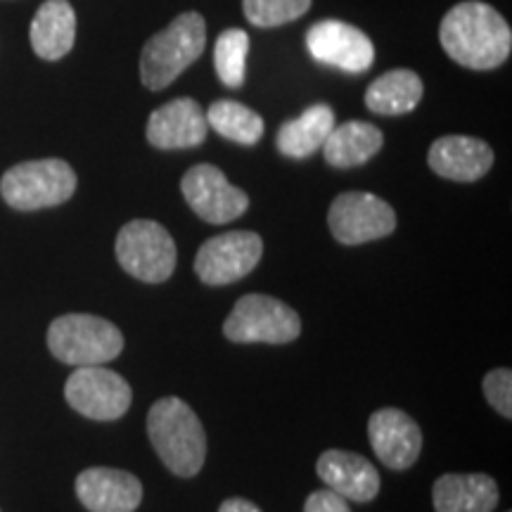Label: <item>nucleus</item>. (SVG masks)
<instances>
[{
    "mask_svg": "<svg viewBox=\"0 0 512 512\" xmlns=\"http://www.w3.org/2000/svg\"><path fill=\"white\" fill-rule=\"evenodd\" d=\"M441 48L467 69H496L510 57L512 31L503 15L479 0H465L448 10L439 29Z\"/></svg>",
    "mask_w": 512,
    "mask_h": 512,
    "instance_id": "obj_1",
    "label": "nucleus"
},
{
    "mask_svg": "<svg viewBox=\"0 0 512 512\" xmlns=\"http://www.w3.org/2000/svg\"><path fill=\"white\" fill-rule=\"evenodd\" d=\"M147 434L166 470L183 479L200 475L207 458V434L197 413L183 399L166 396L152 403Z\"/></svg>",
    "mask_w": 512,
    "mask_h": 512,
    "instance_id": "obj_2",
    "label": "nucleus"
},
{
    "mask_svg": "<svg viewBox=\"0 0 512 512\" xmlns=\"http://www.w3.org/2000/svg\"><path fill=\"white\" fill-rule=\"evenodd\" d=\"M207 46V24L197 12H183L164 31L145 43L140 53V81L150 91L171 86Z\"/></svg>",
    "mask_w": 512,
    "mask_h": 512,
    "instance_id": "obj_3",
    "label": "nucleus"
},
{
    "mask_svg": "<svg viewBox=\"0 0 512 512\" xmlns=\"http://www.w3.org/2000/svg\"><path fill=\"white\" fill-rule=\"evenodd\" d=\"M48 349L67 366H105L124 349V335L110 320L91 313H67L48 328Z\"/></svg>",
    "mask_w": 512,
    "mask_h": 512,
    "instance_id": "obj_4",
    "label": "nucleus"
},
{
    "mask_svg": "<svg viewBox=\"0 0 512 512\" xmlns=\"http://www.w3.org/2000/svg\"><path fill=\"white\" fill-rule=\"evenodd\" d=\"M76 192L74 169L62 159H34L12 166L0 178V195L17 211L57 207Z\"/></svg>",
    "mask_w": 512,
    "mask_h": 512,
    "instance_id": "obj_5",
    "label": "nucleus"
},
{
    "mask_svg": "<svg viewBox=\"0 0 512 512\" xmlns=\"http://www.w3.org/2000/svg\"><path fill=\"white\" fill-rule=\"evenodd\" d=\"M223 335L235 344H290L302 335V318L280 299L245 294L223 323Z\"/></svg>",
    "mask_w": 512,
    "mask_h": 512,
    "instance_id": "obj_6",
    "label": "nucleus"
},
{
    "mask_svg": "<svg viewBox=\"0 0 512 512\" xmlns=\"http://www.w3.org/2000/svg\"><path fill=\"white\" fill-rule=\"evenodd\" d=\"M117 261L128 275L143 283L157 285L176 271V242L162 223L136 219L126 223L117 235Z\"/></svg>",
    "mask_w": 512,
    "mask_h": 512,
    "instance_id": "obj_7",
    "label": "nucleus"
},
{
    "mask_svg": "<svg viewBox=\"0 0 512 512\" xmlns=\"http://www.w3.org/2000/svg\"><path fill=\"white\" fill-rule=\"evenodd\" d=\"M64 399L83 418L98 422L119 420L131 408L133 392L119 373L102 366H81L64 384Z\"/></svg>",
    "mask_w": 512,
    "mask_h": 512,
    "instance_id": "obj_8",
    "label": "nucleus"
},
{
    "mask_svg": "<svg viewBox=\"0 0 512 512\" xmlns=\"http://www.w3.org/2000/svg\"><path fill=\"white\" fill-rule=\"evenodd\" d=\"M264 240L252 230H230L204 242L195 256V273L204 285L238 283L259 266Z\"/></svg>",
    "mask_w": 512,
    "mask_h": 512,
    "instance_id": "obj_9",
    "label": "nucleus"
},
{
    "mask_svg": "<svg viewBox=\"0 0 512 512\" xmlns=\"http://www.w3.org/2000/svg\"><path fill=\"white\" fill-rule=\"evenodd\" d=\"M328 226L337 242L356 247L392 235L396 214L373 192H342L330 204Z\"/></svg>",
    "mask_w": 512,
    "mask_h": 512,
    "instance_id": "obj_10",
    "label": "nucleus"
},
{
    "mask_svg": "<svg viewBox=\"0 0 512 512\" xmlns=\"http://www.w3.org/2000/svg\"><path fill=\"white\" fill-rule=\"evenodd\" d=\"M181 192L188 207L202 221L214 223V226L240 219L249 207L247 192L235 188L226 174L211 164L192 166L188 174L183 176Z\"/></svg>",
    "mask_w": 512,
    "mask_h": 512,
    "instance_id": "obj_11",
    "label": "nucleus"
},
{
    "mask_svg": "<svg viewBox=\"0 0 512 512\" xmlns=\"http://www.w3.org/2000/svg\"><path fill=\"white\" fill-rule=\"evenodd\" d=\"M306 48L316 62L347 74L368 72L375 62V46L368 34L339 19H323L313 24L306 34Z\"/></svg>",
    "mask_w": 512,
    "mask_h": 512,
    "instance_id": "obj_12",
    "label": "nucleus"
},
{
    "mask_svg": "<svg viewBox=\"0 0 512 512\" xmlns=\"http://www.w3.org/2000/svg\"><path fill=\"white\" fill-rule=\"evenodd\" d=\"M368 437L375 456L389 470H408L422 451V432L411 415L399 408H380L370 415Z\"/></svg>",
    "mask_w": 512,
    "mask_h": 512,
    "instance_id": "obj_13",
    "label": "nucleus"
},
{
    "mask_svg": "<svg viewBox=\"0 0 512 512\" xmlns=\"http://www.w3.org/2000/svg\"><path fill=\"white\" fill-rule=\"evenodd\" d=\"M76 496L91 512H136L143 503V484L126 470L88 467L76 477Z\"/></svg>",
    "mask_w": 512,
    "mask_h": 512,
    "instance_id": "obj_14",
    "label": "nucleus"
},
{
    "mask_svg": "<svg viewBox=\"0 0 512 512\" xmlns=\"http://www.w3.org/2000/svg\"><path fill=\"white\" fill-rule=\"evenodd\" d=\"M207 117L200 102L192 98H176L150 114L147 140L159 150H188L207 140Z\"/></svg>",
    "mask_w": 512,
    "mask_h": 512,
    "instance_id": "obj_15",
    "label": "nucleus"
},
{
    "mask_svg": "<svg viewBox=\"0 0 512 512\" xmlns=\"http://www.w3.org/2000/svg\"><path fill=\"white\" fill-rule=\"evenodd\" d=\"M318 477L342 498L354 503H368L380 494V472L358 453L330 448L318 458Z\"/></svg>",
    "mask_w": 512,
    "mask_h": 512,
    "instance_id": "obj_16",
    "label": "nucleus"
},
{
    "mask_svg": "<svg viewBox=\"0 0 512 512\" xmlns=\"http://www.w3.org/2000/svg\"><path fill=\"white\" fill-rule=\"evenodd\" d=\"M427 162L446 181L475 183L494 166V150L472 136H444L434 140Z\"/></svg>",
    "mask_w": 512,
    "mask_h": 512,
    "instance_id": "obj_17",
    "label": "nucleus"
},
{
    "mask_svg": "<svg viewBox=\"0 0 512 512\" xmlns=\"http://www.w3.org/2000/svg\"><path fill=\"white\" fill-rule=\"evenodd\" d=\"M31 48L41 60H62L76 41V12L67 0H46L31 22Z\"/></svg>",
    "mask_w": 512,
    "mask_h": 512,
    "instance_id": "obj_18",
    "label": "nucleus"
},
{
    "mask_svg": "<svg viewBox=\"0 0 512 512\" xmlns=\"http://www.w3.org/2000/svg\"><path fill=\"white\" fill-rule=\"evenodd\" d=\"M437 512H491L498 505V484L489 475H444L432 489Z\"/></svg>",
    "mask_w": 512,
    "mask_h": 512,
    "instance_id": "obj_19",
    "label": "nucleus"
},
{
    "mask_svg": "<svg viewBox=\"0 0 512 512\" xmlns=\"http://www.w3.org/2000/svg\"><path fill=\"white\" fill-rule=\"evenodd\" d=\"M384 136L375 124L368 121H347V124L335 126L325 140L323 155L325 162L335 169H354L373 159L382 150Z\"/></svg>",
    "mask_w": 512,
    "mask_h": 512,
    "instance_id": "obj_20",
    "label": "nucleus"
},
{
    "mask_svg": "<svg viewBox=\"0 0 512 512\" xmlns=\"http://www.w3.org/2000/svg\"><path fill=\"white\" fill-rule=\"evenodd\" d=\"M332 128H335V112L330 105L320 102V105L304 110L297 119L285 121L280 126L275 145L285 157L306 159L323 147Z\"/></svg>",
    "mask_w": 512,
    "mask_h": 512,
    "instance_id": "obj_21",
    "label": "nucleus"
},
{
    "mask_svg": "<svg viewBox=\"0 0 512 512\" xmlns=\"http://www.w3.org/2000/svg\"><path fill=\"white\" fill-rule=\"evenodd\" d=\"M422 79L411 69H392V72L377 76L366 91V107L382 117H399L413 112L420 105Z\"/></svg>",
    "mask_w": 512,
    "mask_h": 512,
    "instance_id": "obj_22",
    "label": "nucleus"
},
{
    "mask_svg": "<svg viewBox=\"0 0 512 512\" xmlns=\"http://www.w3.org/2000/svg\"><path fill=\"white\" fill-rule=\"evenodd\" d=\"M207 124L223 138L240 145H256L264 136V119L247 105L235 100H219L204 114Z\"/></svg>",
    "mask_w": 512,
    "mask_h": 512,
    "instance_id": "obj_23",
    "label": "nucleus"
},
{
    "mask_svg": "<svg viewBox=\"0 0 512 512\" xmlns=\"http://www.w3.org/2000/svg\"><path fill=\"white\" fill-rule=\"evenodd\" d=\"M249 36L242 29H228L216 38L214 46V69L223 86L240 88L247 74Z\"/></svg>",
    "mask_w": 512,
    "mask_h": 512,
    "instance_id": "obj_24",
    "label": "nucleus"
},
{
    "mask_svg": "<svg viewBox=\"0 0 512 512\" xmlns=\"http://www.w3.org/2000/svg\"><path fill=\"white\" fill-rule=\"evenodd\" d=\"M309 8L311 0H242L245 17L261 29L283 27V24L306 15Z\"/></svg>",
    "mask_w": 512,
    "mask_h": 512,
    "instance_id": "obj_25",
    "label": "nucleus"
},
{
    "mask_svg": "<svg viewBox=\"0 0 512 512\" xmlns=\"http://www.w3.org/2000/svg\"><path fill=\"white\" fill-rule=\"evenodd\" d=\"M486 401L494 406L503 418H512V373L510 368H494L482 382Z\"/></svg>",
    "mask_w": 512,
    "mask_h": 512,
    "instance_id": "obj_26",
    "label": "nucleus"
},
{
    "mask_svg": "<svg viewBox=\"0 0 512 512\" xmlns=\"http://www.w3.org/2000/svg\"><path fill=\"white\" fill-rule=\"evenodd\" d=\"M304 512H351V508L347 498H342L330 489H320L306 498Z\"/></svg>",
    "mask_w": 512,
    "mask_h": 512,
    "instance_id": "obj_27",
    "label": "nucleus"
},
{
    "mask_svg": "<svg viewBox=\"0 0 512 512\" xmlns=\"http://www.w3.org/2000/svg\"><path fill=\"white\" fill-rule=\"evenodd\" d=\"M219 512H261L252 501L247 498H228V501L221 503Z\"/></svg>",
    "mask_w": 512,
    "mask_h": 512,
    "instance_id": "obj_28",
    "label": "nucleus"
}]
</instances>
